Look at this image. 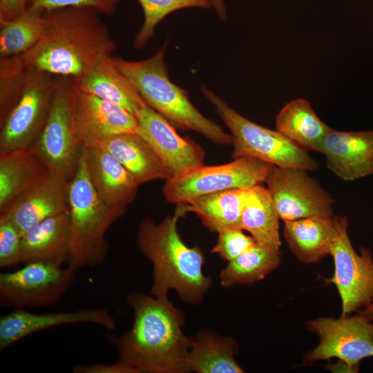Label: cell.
<instances>
[{
    "mask_svg": "<svg viewBox=\"0 0 373 373\" xmlns=\"http://www.w3.org/2000/svg\"><path fill=\"white\" fill-rule=\"evenodd\" d=\"M166 46L146 59L128 61L113 56V61L145 103L174 127L198 132L218 144H232L231 135L204 117L191 103L188 92L171 81L164 61Z\"/></svg>",
    "mask_w": 373,
    "mask_h": 373,
    "instance_id": "obj_4",
    "label": "cell"
},
{
    "mask_svg": "<svg viewBox=\"0 0 373 373\" xmlns=\"http://www.w3.org/2000/svg\"><path fill=\"white\" fill-rule=\"evenodd\" d=\"M279 220L267 188L260 184L249 189L242 212V229L257 243L280 251Z\"/></svg>",
    "mask_w": 373,
    "mask_h": 373,
    "instance_id": "obj_28",
    "label": "cell"
},
{
    "mask_svg": "<svg viewBox=\"0 0 373 373\" xmlns=\"http://www.w3.org/2000/svg\"><path fill=\"white\" fill-rule=\"evenodd\" d=\"M334 231V217H309L284 222V238L292 254L305 264L319 262L330 254Z\"/></svg>",
    "mask_w": 373,
    "mask_h": 373,
    "instance_id": "obj_24",
    "label": "cell"
},
{
    "mask_svg": "<svg viewBox=\"0 0 373 373\" xmlns=\"http://www.w3.org/2000/svg\"><path fill=\"white\" fill-rule=\"evenodd\" d=\"M70 251L68 211L50 217L22 237V263L43 262L62 266Z\"/></svg>",
    "mask_w": 373,
    "mask_h": 373,
    "instance_id": "obj_22",
    "label": "cell"
},
{
    "mask_svg": "<svg viewBox=\"0 0 373 373\" xmlns=\"http://www.w3.org/2000/svg\"><path fill=\"white\" fill-rule=\"evenodd\" d=\"M26 74L19 55L0 58V123L19 99Z\"/></svg>",
    "mask_w": 373,
    "mask_h": 373,
    "instance_id": "obj_32",
    "label": "cell"
},
{
    "mask_svg": "<svg viewBox=\"0 0 373 373\" xmlns=\"http://www.w3.org/2000/svg\"><path fill=\"white\" fill-rule=\"evenodd\" d=\"M281 263L280 252L257 242L241 255L229 261L220 274L221 285L231 287L264 279Z\"/></svg>",
    "mask_w": 373,
    "mask_h": 373,
    "instance_id": "obj_29",
    "label": "cell"
},
{
    "mask_svg": "<svg viewBox=\"0 0 373 373\" xmlns=\"http://www.w3.org/2000/svg\"><path fill=\"white\" fill-rule=\"evenodd\" d=\"M90 180L99 198L113 207L133 202L139 184L108 152L96 146H83Z\"/></svg>",
    "mask_w": 373,
    "mask_h": 373,
    "instance_id": "obj_19",
    "label": "cell"
},
{
    "mask_svg": "<svg viewBox=\"0 0 373 373\" xmlns=\"http://www.w3.org/2000/svg\"><path fill=\"white\" fill-rule=\"evenodd\" d=\"M249 189H233L202 195L186 204L187 213H195L213 232L242 229V212Z\"/></svg>",
    "mask_w": 373,
    "mask_h": 373,
    "instance_id": "obj_27",
    "label": "cell"
},
{
    "mask_svg": "<svg viewBox=\"0 0 373 373\" xmlns=\"http://www.w3.org/2000/svg\"><path fill=\"white\" fill-rule=\"evenodd\" d=\"M70 83L71 78L57 76L48 119L32 146L50 171L60 173L69 182L77 172L83 149L71 113Z\"/></svg>",
    "mask_w": 373,
    "mask_h": 373,
    "instance_id": "obj_11",
    "label": "cell"
},
{
    "mask_svg": "<svg viewBox=\"0 0 373 373\" xmlns=\"http://www.w3.org/2000/svg\"><path fill=\"white\" fill-rule=\"evenodd\" d=\"M75 272L68 266L34 262L0 274V304L15 309L41 307L57 302L69 289Z\"/></svg>",
    "mask_w": 373,
    "mask_h": 373,
    "instance_id": "obj_12",
    "label": "cell"
},
{
    "mask_svg": "<svg viewBox=\"0 0 373 373\" xmlns=\"http://www.w3.org/2000/svg\"><path fill=\"white\" fill-rule=\"evenodd\" d=\"M144 12V23L134 40V47L141 48L153 36L155 28L171 12L189 8H211L209 0H137Z\"/></svg>",
    "mask_w": 373,
    "mask_h": 373,
    "instance_id": "obj_31",
    "label": "cell"
},
{
    "mask_svg": "<svg viewBox=\"0 0 373 373\" xmlns=\"http://www.w3.org/2000/svg\"><path fill=\"white\" fill-rule=\"evenodd\" d=\"M134 313L131 328L119 336L108 334L119 361L138 373L189 372L187 354L191 339L182 332L184 314L167 297L130 293Z\"/></svg>",
    "mask_w": 373,
    "mask_h": 373,
    "instance_id": "obj_2",
    "label": "cell"
},
{
    "mask_svg": "<svg viewBox=\"0 0 373 373\" xmlns=\"http://www.w3.org/2000/svg\"><path fill=\"white\" fill-rule=\"evenodd\" d=\"M335 231L330 246L334 272L326 283L334 284L342 303L341 316L359 312L373 302V256L362 247L357 253L348 234L347 216L334 217Z\"/></svg>",
    "mask_w": 373,
    "mask_h": 373,
    "instance_id": "obj_9",
    "label": "cell"
},
{
    "mask_svg": "<svg viewBox=\"0 0 373 373\" xmlns=\"http://www.w3.org/2000/svg\"><path fill=\"white\" fill-rule=\"evenodd\" d=\"M137 133L154 149L171 177L203 164L205 152L194 141L181 137L162 115L144 103L135 113Z\"/></svg>",
    "mask_w": 373,
    "mask_h": 373,
    "instance_id": "obj_15",
    "label": "cell"
},
{
    "mask_svg": "<svg viewBox=\"0 0 373 373\" xmlns=\"http://www.w3.org/2000/svg\"><path fill=\"white\" fill-rule=\"evenodd\" d=\"M49 172L32 146L0 152V211L41 183Z\"/></svg>",
    "mask_w": 373,
    "mask_h": 373,
    "instance_id": "obj_21",
    "label": "cell"
},
{
    "mask_svg": "<svg viewBox=\"0 0 373 373\" xmlns=\"http://www.w3.org/2000/svg\"><path fill=\"white\" fill-rule=\"evenodd\" d=\"M22 262V236L8 220L0 218V267L8 268Z\"/></svg>",
    "mask_w": 373,
    "mask_h": 373,
    "instance_id": "obj_34",
    "label": "cell"
},
{
    "mask_svg": "<svg viewBox=\"0 0 373 373\" xmlns=\"http://www.w3.org/2000/svg\"><path fill=\"white\" fill-rule=\"evenodd\" d=\"M126 209L108 205L97 195L88 176L83 147L69 188L70 251L67 266L70 269L76 272L104 262L109 249L106 234Z\"/></svg>",
    "mask_w": 373,
    "mask_h": 373,
    "instance_id": "obj_5",
    "label": "cell"
},
{
    "mask_svg": "<svg viewBox=\"0 0 373 373\" xmlns=\"http://www.w3.org/2000/svg\"><path fill=\"white\" fill-rule=\"evenodd\" d=\"M100 15L87 7L46 12L40 39L19 55L23 66L75 79L102 58L113 56L116 45Z\"/></svg>",
    "mask_w": 373,
    "mask_h": 373,
    "instance_id": "obj_1",
    "label": "cell"
},
{
    "mask_svg": "<svg viewBox=\"0 0 373 373\" xmlns=\"http://www.w3.org/2000/svg\"><path fill=\"white\" fill-rule=\"evenodd\" d=\"M276 131L301 149L317 151L332 129L321 121L310 103L302 98L287 103L276 117Z\"/></svg>",
    "mask_w": 373,
    "mask_h": 373,
    "instance_id": "obj_25",
    "label": "cell"
},
{
    "mask_svg": "<svg viewBox=\"0 0 373 373\" xmlns=\"http://www.w3.org/2000/svg\"><path fill=\"white\" fill-rule=\"evenodd\" d=\"M274 166L247 156L220 165L203 164L166 180L163 194L168 202L178 204L222 191L251 189L265 182Z\"/></svg>",
    "mask_w": 373,
    "mask_h": 373,
    "instance_id": "obj_7",
    "label": "cell"
},
{
    "mask_svg": "<svg viewBox=\"0 0 373 373\" xmlns=\"http://www.w3.org/2000/svg\"><path fill=\"white\" fill-rule=\"evenodd\" d=\"M211 7L216 10L219 18L225 20L227 18V8L224 0H209Z\"/></svg>",
    "mask_w": 373,
    "mask_h": 373,
    "instance_id": "obj_38",
    "label": "cell"
},
{
    "mask_svg": "<svg viewBox=\"0 0 373 373\" xmlns=\"http://www.w3.org/2000/svg\"><path fill=\"white\" fill-rule=\"evenodd\" d=\"M69 188L65 177L50 171L41 183L0 211V218L10 220L23 237L46 219L68 211Z\"/></svg>",
    "mask_w": 373,
    "mask_h": 373,
    "instance_id": "obj_16",
    "label": "cell"
},
{
    "mask_svg": "<svg viewBox=\"0 0 373 373\" xmlns=\"http://www.w3.org/2000/svg\"><path fill=\"white\" fill-rule=\"evenodd\" d=\"M70 103L75 127L83 146L113 135L137 133L139 125L133 114L80 89L73 79Z\"/></svg>",
    "mask_w": 373,
    "mask_h": 373,
    "instance_id": "obj_14",
    "label": "cell"
},
{
    "mask_svg": "<svg viewBox=\"0 0 373 373\" xmlns=\"http://www.w3.org/2000/svg\"><path fill=\"white\" fill-rule=\"evenodd\" d=\"M176 205L174 214L159 224L149 218L141 222L138 245L153 266L151 295L167 297L169 289H174L185 302L196 304L211 287V280L203 274L202 250L188 247L178 231L179 219L187 213L186 204Z\"/></svg>",
    "mask_w": 373,
    "mask_h": 373,
    "instance_id": "obj_3",
    "label": "cell"
},
{
    "mask_svg": "<svg viewBox=\"0 0 373 373\" xmlns=\"http://www.w3.org/2000/svg\"><path fill=\"white\" fill-rule=\"evenodd\" d=\"M73 81L80 89L117 104L134 115L145 103L131 82L116 67L113 56L102 58L88 71Z\"/></svg>",
    "mask_w": 373,
    "mask_h": 373,
    "instance_id": "obj_23",
    "label": "cell"
},
{
    "mask_svg": "<svg viewBox=\"0 0 373 373\" xmlns=\"http://www.w3.org/2000/svg\"><path fill=\"white\" fill-rule=\"evenodd\" d=\"M119 0H30L28 6L49 12L66 7H87L100 15H112L117 9Z\"/></svg>",
    "mask_w": 373,
    "mask_h": 373,
    "instance_id": "obj_35",
    "label": "cell"
},
{
    "mask_svg": "<svg viewBox=\"0 0 373 373\" xmlns=\"http://www.w3.org/2000/svg\"><path fill=\"white\" fill-rule=\"evenodd\" d=\"M307 171L274 166L265 183L283 222L304 218H332L335 200Z\"/></svg>",
    "mask_w": 373,
    "mask_h": 373,
    "instance_id": "obj_13",
    "label": "cell"
},
{
    "mask_svg": "<svg viewBox=\"0 0 373 373\" xmlns=\"http://www.w3.org/2000/svg\"><path fill=\"white\" fill-rule=\"evenodd\" d=\"M46 24V12L28 6L18 17L0 20V58L19 55L40 39Z\"/></svg>",
    "mask_w": 373,
    "mask_h": 373,
    "instance_id": "obj_30",
    "label": "cell"
},
{
    "mask_svg": "<svg viewBox=\"0 0 373 373\" xmlns=\"http://www.w3.org/2000/svg\"><path fill=\"white\" fill-rule=\"evenodd\" d=\"M243 229L229 228L218 232V238L212 253L228 262L233 260L256 244L252 236L245 234Z\"/></svg>",
    "mask_w": 373,
    "mask_h": 373,
    "instance_id": "obj_33",
    "label": "cell"
},
{
    "mask_svg": "<svg viewBox=\"0 0 373 373\" xmlns=\"http://www.w3.org/2000/svg\"><path fill=\"white\" fill-rule=\"evenodd\" d=\"M191 339V347L186 358L189 372H245L235 359L238 347L233 339L220 337L208 332H200Z\"/></svg>",
    "mask_w": 373,
    "mask_h": 373,
    "instance_id": "obj_26",
    "label": "cell"
},
{
    "mask_svg": "<svg viewBox=\"0 0 373 373\" xmlns=\"http://www.w3.org/2000/svg\"><path fill=\"white\" fill-rule=\"evenodd\" d=\"M359 312L373 322V302L365 308L359 311Z\"/></svg>",
    "mask_w": 373,
    "mask_h": 373,
    "instance_id": "obj_39",
    "label": "cell"
},
{
    "mask_svg": "<svg viewBox=\"0 0 373 373\" xmlns=\"http://www.w3.org/2000/svg\"><path fill=\"white\" fill-rule=\"evenodd\" d=\"M74 373H138L132 367L118 361L112 364L94 363L77 365L73 369Z\"/></svg>",
    "mask_w": 373,
    "mask_h": 373,
    "instance_id": "obj_36",
    "label": "cell"
},
{
    "mask_svg": "<svg viewBox=\"0 0 373 373\" xmlns=\"http://www.w3.org/2000/svg\"><path fill=\"white\" fill-rule=\"evenodd\" d=\"M328 169L345 181L373 174V130L338 131L331 129L318 149Z\"/></svg>",
    "mask_w": 373,
    "mask_h": 373,
    "instance_id": "obj_18",
    "label": "cell"
},
{
    "mask_svg": "<svg viewBox=\"0 0 373 373\" xmlns=\"http://www.w3.org/2000/svg\"><path fill=\"white\" fill-rule=\"evenodd\" d=\"M88 323L113 331L116 322L104 308H86L75 311L37 314L25 309H15L0 317V351L32 334L64 325Z\"/></svg>",
    "mask_w": 373,
    "mask_h": 373,
    "instance_id": "obj_17",
    "label": "cell"
},
{
    "mask_svg": "<svg viewBox=\"0 0 373 373\" xmlns=\"http://www.w3.org/2000/svg\"><path fill=\"white\" fill-rule=\"evenodd\" d=\"M305 326L318 336L319 342L305 354V364L336 358L349 372H357L363 359L373 357V322L359 312L338 318L309 320Z\"/></svg>",
    "mask_w": 373,
    "mask_h": 373,
    "instance_id": "obj_8",
    "label": "cell"
},
{
    "mask_svg": "<svg viewBox=\"0 0 373 373\" xmlns=\"http://www.w3.org/2000/svg\"><path fill=\"white\" fill-rule=\"evenodd\" d=\"M92 145H96L111 153L139 185L156 180H167L171 177L154 149L137 133L113 135L99 139Z\"/></svg>",
    "mask_w": 373,
    "mask_h": 373,
    "instance_id": "obj_20",
    "label": "cell"
},
{
    "mask_svg": "<svg viewBox=\"0 0 373 373\" xmlns=\"http://www.w3.org/2000/svg\"><path fill=\"white\" fill-rule=\"evenodd\" d=\"M30 0H0V20H10L27 8Z\"/></svg>",
    "mask_w": 373,
    "mask_h": 373,
    "instance_id": "obj_37",
    "label": "cell"
},
{
    "mask_svg": "<svg viewBox=\"0 0 373 373\" xmlns=\"http://www.w3.org/2000/svg\"><path fill=\"white\" fill-rule=\"evenodd\" d=\"M200 90L215 106L230 130L233 145L231 158L253 157L274 166L313 171L318 163L309 153L278 131L256 124L231 108L222 98L202 86Z\"/></svg>",
    "mask_w": 373,
    "mask_h": 373,
    "instance_id": "obj_6",
    "label": "cell"
},
{
    "mask_svg": "<svg viewBox=\"0 0 373 373\" xmlns=\"http://www.w3.org/2000/svg\"><path fill=\"white\" fill-rule=\"evenodd\" d=\"M56 84L57 76L26 69L21 95L0 123V152L35 144L48 119Z\"/></svg>",
    "mask_w": 373,
    "mask_h": 373,
    "instance_id": "obj_10",
    "label": "cell"
}]
</instances>
